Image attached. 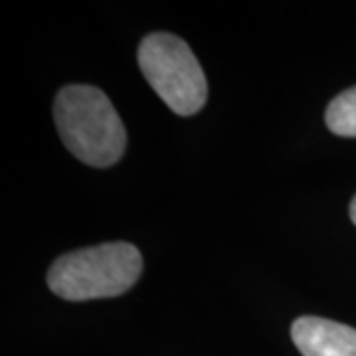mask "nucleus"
<instances>
[{
    "mask_svg": "<svg viewBox=\"0 0 356 356\" xmlns=\"http://www.w3.org/2000/svg\"><path fill=\"white\" fill-rule=\"evenodd\" d=\"M54 117L67 151L81 163L107 168L125 153L123 121L102 89L67 86L56 95Z\"/></svg>",
    "mask_w": 356,
    "mask_h": 356,
    "instance_id": "1",
    "label": "nucleus"
},
{
    "mask_svg": "<svg viewBox=\"0 0 356 356\" xmlns=\"http://www.w3.org/2000/svg\"><path fill=\"white\" fill-rule=\"evenodd\" d=\"M140 271L143 257L133 243H102L58 257L48 271V287L67 301L107 299L127 293Z\"/></svg>",
    "mask_w": 356,
    "mask_h": 356,
    "instance_id": "2",
    "label": "nucleus"
},
{
    "mask_svg": "<svg viewBox=\"0 0 356 356\" xmlns=\"http://www.w3.org/2000/svg\"><path fill=\"white\" fill-rule=\"evenodd\" d=\"M139 65L156 95L177 115L198 113L208 83L191 46L175 34L154 32L140 42Z\"/></svg>",
    "mask_w": 356,
    "mask_h": 356,
    "instance_id": "3",
    "label": "nucleus"
},
{
    "mask_svg": "<svg viewBox=\"0 0 356 356\" xmlns=\"http://www.w3.org/2000/svg\"><path fill=\"white\" fill-rule=\"evenodd\" d=\"M291 339L303 356H356V329L323 317H299Z\"/></svg>",
    "mask_w": 356,
    "mask_h": 356,
    "instance_id": "4",
    "label": "nucleus"
},
{
    "mask_svg": "<svg viewBox=\"0 0 356 356\" xmlns=\"http://www.w3.org/2000/svg\"><path fill=\"white\" fill-rule=\"evenodd\" d=\"M327 127L339 137H356V86L337 95L325 113Z\"/></svg>",
    "mask_w": 356,
    "mask_h": 356,
    "instance_id": "5",
    "label": "nucleus"
},
{
    "mask_svg": "<svg viewBox=\"0 0 356 356\" xmlns=\"http://www.w3.org/2000/svg\"><path fill=\"white\" fill-rule=\"evenodd\" d=\"M350 220L355 222L356 226V196L353 198V202H350Z\"/></svg>",
    "mask_w": 356,
    "mask_h": 356,
    "instance_id": "6",
    "label": "nucleus"
}]
</instances>
